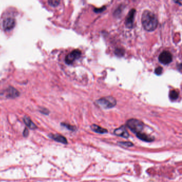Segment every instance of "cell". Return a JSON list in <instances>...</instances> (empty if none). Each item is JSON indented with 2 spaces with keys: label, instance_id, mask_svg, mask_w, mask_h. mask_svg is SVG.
<instances>
[{
  "label": "cell",
  "instance_id": "30bf717a",
  "mask_svg": "<svg viewBox=\"0 0 182 182\" xmlns=\"http://www.w3.org/2000/svg\"><path fill=\"white\" fill-rule=\"evenodd\" d=\"M137 137H138L139 139L142 140L143 141L146 142H152L154 140V138L152 136H149L146 135L145 133H139L136 134Z\"/></svg>",
  "mask_w": 182,
  "mask_h": 182
},
{
  "label": "cell",
  "instance_id": "6da1fadb",
  "mask_svg": "<svg viewBox=\"0 0 182 182\" xmlns=\"http://www.w3.org/2000/svg\"><path fill=\"white\" fill-rule=\"evenodd\" d=\"M141 21L143 28L148 32L154 31L158 25L156 15L148 10H145L143 12Z\"/></svg>",
  "mask_w": 182,
  "mask_h": 182
},
{
  "label": "cell",
  "instance_id": "ffe728a7",
  "mask_svg": "<svg viewBox=\"0 0 182 182\" xmlns=\"http://www.w3.org/2000/svg\"><path fill=\"white\" fill-rule=\"evenodd\" d=\"M29 134V130H27V129H25L24 131L23 135L24 137H27L28 135Z\"/></svg>",
  "mask_w": 182,
  "mask_h": 182
},
{
  "label": "cell",
  "instance_id": "e0dca14e",
  "mask_svg": "<svg viewBox=\"0 0 182 182\" xmlns=\"http://www.w3.org/2000/svg\"><path fill=\"white\" fill-rule=\"evenodd\" d=\"M162 72H163V68L161 66H158V67H156L155 71H154L155 74L157 75H161Z\"/></svg>",
  "mask_w": 182,
  "mask_h": 182
},
{
  "label": "cell",
  "instance_id": "7a4b0ae2",
  "mask_svg": "<svg viewBox=\"0 0 182 182\" xmlns=\"http://www.w3.org/2000/svg\"><path fill=\"white\" fill-rule=\"evenodd\" d=\"M96 104L104 109H109L114 107L117 101L116 99L112 96H106L97 100Z\"/></svg>",
  "mask_w": 182,
  "mask_h": 182
},
{
  "label": "cell",
  "instance_id": "2e32d148",
  "mask_svg": "<svg viewBox=\"0 0 182 182\" xmlns=\"http://www.w3.org/2000/svg\"><path fill=\"white\" fill-rule=\"evenodd\" d=\"M59 3H60V1H57V0H51V1H48L49 4L52 6H58Z\"/></svg>",
  "mask_w": 182,
  "mask_h": 182
},
{
  "label": "cell",
  "instance_id": "5b68a950",
  "mask_svg": "<svg viewBox=\"0 0 182 182\" xmlns=\"http://www.w3.org/2000/svg\"><path fill=\"white\" fill-rule=\"evenodd\" d=\"M173 55L168 51H163L159 56V61L163 65H168L173 61Z\"/></svg>",
  "mask_w": 182,
  "mask_h": 182
},
{
  "label": "cell",
  "instance_id": "4fadbf2b",
  "mask_svg": "<svg viewBox=\"0 0 182 182\" xmlns=\"http://www.w3.org/2000/svg\"><path fill=\"white\" fill-rule=\"evenodd\" d=\"M178 96H179L178 93L175 90H171L169 93V98L173 101H176V99H177V98H178Z\"/></svg>",
  "mask_w": 182,
  "mask_h": 182
},
{
  "label": "cell",
  "instance_id": "d6986e66",
  "mask_svg": "<svg viewBox=\"0 0 182 182\" xmlns=\"http://www.w3.org/2000/svg\"><path fill=\"white\" fill-rule=\"evenodd\" d=\"M105 9H106V6H103V8H99V9H95L94 10V11L96 12V13H100L101 12L103 11Z\"/></svg>",
  "mask_w": 182,
  "mask_h": 182
},
{
  "label": "cell",
  "instance_id": "9c48e42d",
  "mask_svg": "<svg viewBox=\"0 0 182 182\" xmlns=\"http://www.w3.org/2000/svg\"><path fill=\"white\" fill-rule=\"evenodd\" d=\"M49 137L56 142L61 143L64 144H67V140L66 138L64 136L59 134H50Z\"/></svg>",
  "mask_w": 182,
  "mask_h": 182
},
{
  "label": "cell",
  "instance_id": "7c38bea8",
  "mask_svg": "<svg viewBox=\"0 0 182 182\" xmlns=\"http://www.w3.org/2000/svg\"><path fill=\"white\" fill-rule=\"evenodd\" d=\"M24 121L26 126L29 127L31 129H35L36 128V125L33 122L31 118H29L28 116H25L24 118Z\"/></svg>",
  "mask_w": 182,
  "mask_h": 182
},
{
  "label": "cell",
  "instance_id": "52a82bcc",
  "mask_svg": "<svg viewBox=\"0 0 182 182\" xmlns=\"http://www.w3.org/2000/svg\"><path fill=\"white\" fill-rule=\"evenodd\" d=\"M114 133L116 136H120L124 138H128L129 137V133L125 126H122L116 129L114 131Z\"/></svg>",
  "mask_w": 182,
  "mask_h": 182
},
{
  "label": "cell",
  "instance_id": "44dd1931",
  "mask_svg": "<svg viewBox=\"0 0 182 182\" xmlns=\"http://www.w3.org/2000/svg\"><path fill=\"white\" fill-rule=\"evenodd\" d=\"M175 2L177 3H178V1H175ZM181 4H182V3H181V2H180V3H179V5H180V6H181Z\"/></svg>",
  "mask_w": 182,
  "mask_h": 182
},
{
  "label": "cell",
  "instance_id": "277c9868",
  "mask_svg": "<svg viewBox=\"0 0 182 182\" xmlns=\"http://www.w3.org/2000/svg\"><path fill=\"white\" fill-rule=\"evenodd\" d=\"M82 52L80 50L75 49L73 50L72 51L70 52L67 55L65 58V63L67 65H71L73 63V62L78 59L81 57Z\"/></svg>",
  "mask_w": 182,
  "mask_h": 182
},
{
  "label": "cell",
  "instance_id": "ac0fdd59",
  "mask_svg": "<svg viewBox=\"0 0 182 182\" xmlns=\"http://www.w3.org/2000/svg\"><path fill=\"white\" fill-rule=\"evenodd\" d=\"M61 125L63 126H64L67 129H68L69 130H71V131H75L76 130V127L74 126H71L69 124H66V123H61Z\"/></svg>",
  "mask_w": 182,
  "mask_h": 182
},
{
  "label": "cell",
  "instance_id": "3957f363",
  "mask_svg": "<svg viewBox=\"0 0 182 182\" xmlns=\"http://www.w3.org/2000/svg\"><path fill=\"white\" fill-rule=\"evenodd\" d=\"M126 126L133 133L137 134L141 133L144 129V123L136 118H130L126 122Z\"/></svg>",
  "mask_w": 182,
  "mask_h": 182
},
{
  "label": "cell",
  "instance_id": "9a60e30c",
  "mask_svg": "<svg viewBox=\"0 0 182 182\" xmlns=\"http://www.w3.org/2000/svg\"><path fill=\"white\" fill-rule=\"evenodd\" d=\"M118 145H121V146H125V147H127V148H129V147H131V146H133V143H131V142H118Z\"/></svg>",
  "mask_w": 182,
  "mask_h": 182
},
{
  "label": "cell",
  "instance_id": "5bb4252c",
  "mask_svg": "<svg viewBox=\"0 0 182 182\" xmlns=\"http://www.w3.org/2000/svg\"><path fill=\"white\" fill-rule=\"evenodd\" d=\"M124 52H125V51H124V50L122 49V48H117L115 50V54L118 57L123 56Z\"/></svg>",
  "mask_w": 182,
  "mask_h": 182
},
{
  "label": "cell",
  "instance_id": "ba28073f",
  "mask_svg": "<svg viewBox=\"0 0 182 182\" xmlns=\"http://www.w3.org/2000/svg\"><path fill=\"white\" fill-rule=\"evenodd\" d=\"M16 21L12 18H7L3 21V27L6 31L11 30L15 26Z\"/></svg>",
  "mask_w": 182,
  "mask_h": 182
},
{
  "label": "cell",
  "instance_id": "8992f818",
  "mask_svg": "<svg viewBox=\"0 0 182 182\" xmlns=\"http://www.w3.org/2000/svg\"><path fill=\"white\" fill-rule=\"evenodd\" d=\"M136 9H133L130 10L128 14L126 20H125V25L128 29H133V21L135 19V15L136 14Z\"/></svg>",
  "mask_w": 182,
  "mask_h": 182
},
{
  "label": "cell",
  "instance_id": "8fae6325",
  "mask_svg": "<svg viewBox=\"0 0 182 182\" xmlns=\"http://www.w3.org/2000/svg\"><path fill=\"white\" fill-rule=\"evenodd\" d=\"M90 128L91 129V130H93V131L95 132L98 133H101V134H103L105 133H107V130L101 127L100 126H99L98 125L95 124H93L90 126Z\"/></svg>",
  "mask_w": 182,
  "mask_h": 182
}]
</instances>
